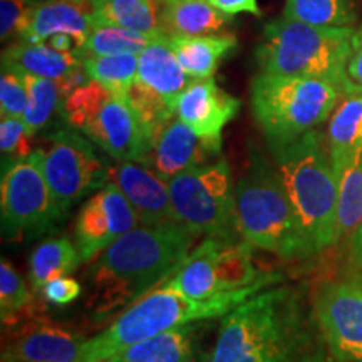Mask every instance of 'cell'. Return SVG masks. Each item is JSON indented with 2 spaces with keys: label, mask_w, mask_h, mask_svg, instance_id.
<instances>
[{
  "label": "cell",
  "mask_w": 362,
  "mask_h": 362,
  "mask_svg": "<svg viewBox=\"0 0 362 362\" xmlns=\"http://www.w3.org/2000/svg\"><path fill=\"white\" fill-rule=\"evenodd\" d=\"M194 238L187 225L170 223L138 226L116 240L89 267L90 314L103 320L155 291L176 274Z\"/></svg>",
  "instance_id": "6da1fadb"
},
{
  "label": "cell",
  "mask_w": 362,
  "mask_h": 362,
  "mask_svg": "<svg viewBox=\"0 0 362 362\" xmlns=\"http://www.w3.org/2000/svg\"><path fill=\"white\" fill-rule=\"evenodd\" d=\"M305 310L291 287L253 293L223 315L206 362H309Z\"/></svg>",
  "instance_id": "7a4b0ae2"
},
{
  "label": "cell",
  "mask_w": 362,
  "mask_h": 362,
  "mask_svg": "<svg viewBox=\"0 0 362 362\" xmlns=\"http://www.w3.org/2000/svg\"><path fill=\"white\" fill-rule=\"evenodd\" d=\"M275 282H279L277 275H262L255 284L245 288L220 293L206 300H197L165 285L148 292L123 314L117 315L110 327L88 339L79 362H106L134 344L155 337L165 330L223 317L253 293L264 291Z\"/></svg>",
  "instance_id": "3957f363"
},
{
  "label": "cell",
  "mask_w": 362,
  "mask_h": 362,
  "mask_svg": "<svg viewBox=\"0 0 362 362\" xmlns=\"http://www.w3.org/2000/svg\"><path fill=\"white\" fill-rule=\"evenodd\" d=\"M272 153L312 255L336 245L339 180L329 143L312 129Z\"/></svg>",
  "instance_id": "277c9868"
},
{
  "label": "cell",
  "mask_w": 362,
  "mask_h": 362,
  "mask_svg": "<svg viewBox=\"0 0 362 362\" xmlns=\"http://www.w3.org/2000/svg\"><path fill=\"white\" fill-rule=\"evenodd\" d=\"M352 37L351 27H317L282 17L265 25L255 57L262 72L320 79L349 96L362 90L347 72Z\"/></svg>",
  "instance_id": "5b68a950"
},
{
  "label": "cell",
  "mask_w": 362,
  "mask_h": 362,
  "mask_svg": "<svg viewBox=\"0 0 362 362\" xmlns=\"http://www.w3.org/2000/svg\"><path fill=\"white\" fill-rule=\"evenodd\" d=\"M235 215L240 237L253 248L284 260L312 255L282 178L264 158H253L250 171L238 180Z\"/></svg>",
  "instance_id": "8992f818"
},
{
  "label": "cell",
  "mask_w": 362,
  "mask_h": 362,
  "mask_svg": "<svg viewBox=\"0 0 362 362\" xmlns=\"http://www.w3.org/2000/svg\"><path fill=\"white\" fill-rule=\"evenodd\" d=\"M252 111L272 149L324 123L342 96L320 79L260 72L250 84Z\"/></svg>",
  "instance_id": "52a82bcc"
},
{
  "label": "cell",
  "mask_w": 362,
  "mask_h": 362,
  "mask_svg": "<svg viewBox=\"0 0 362 362\" xmlns=\"http://www.w3.org/2000/svg\"><path fill=\"white\" fill-rule=\"evenodd\" d=\"M64 117L117 161L151 163L153 144L131 104L96 81H89L66 98Z\"/></svg>",
  "instance_id": "ba28073f"
},
{
  "label": "cell",
  "mask_w": 362,
  "mask_h": 362,
  "mask_svg": "<svg viewBox=\"0 0 362 362\" xmlns=\"http://www.w3.org/2000/svg\"><path fill=\"white\" fill-rule=\"evenodd\" d=\"M175 214L197 235L221 242L242 240L235 215L232 171L225 158L192 168L166 181Z\"/></svg>",
  "instance_id": "9c48e42d"
},
{
  "label": "cell",
  "mask_w": 362,
  "mask_h": 362,
  "mask_svg": "<svg viewBox=\"0 0 362 362\" xmlns=\"http://www.w3.org/2000/svg\"><path fill=\"white\" fill-rule=\"evenodd\" d=\"M4 237H39L64 220L42 170V149L4 166L0 185Z\"/></svg>",
  "instance_id": "30bf717a"
},
{
  "label": "cell",
  "mask_w": 362,
  "mask_h": 362,
  "mask_svg": "<svg viewBox=\"0 0 362 362\" xmlns=\"http://www.w3.org/2000/svg\"><path fill=\"white\" fill-rule=\"evenodd\" d=\"M42 170L62 216L86 194L101 189L111 176L93 144L72 129L51 136L47 151H42Z\"/></svg>",
  "instance_id": "8fae6325"
},
{
  "label": "cell",
  "mask_w": 362,
  "mask_h": 362,
  "mask_svg": "<svg viewBox=\"0 0 362 362\" xmlns=\"http://www.w3.org/2000/svg\"><path fill=\"white\" fill-rule=\"evenodd\" d=\"M314 315L337 362H362V277L325 284L317 292Z\"/></svg>",
  "instance_id": "7c38bea8"
},
{
  "label": "cell",
  "mask_w": 362,
  "mask_h": 362,
  "mask_svg": "<svg viewBox=\"0 0 362 362\" xmlns=\"http://www.w3.org/2000/svg\"><path fill=\"white\" fill-rule=\"evenodd\" d=\"M141 223L126 194L115 181H107L81 208L74 226L81 260L90 262L116 240Z\"/></svg>",
  "instance_id": "4fadbf2b"
},
{
  "label": "cell",
  "mask_w": 362,
  "mask_h": 362,
  "mask_svg": "<svg viewBox=\"0 0 362 362\" xmlns=\"http://www.w3.org/2000/svg\"><path fill=\"white\" fill-rule=\"evenodd\" d=\"M84 339L45 317L11 325L4 342V362H79Z\"/></svg>",
  "instance_id": "5bb4252c"
},
{
  "label": "cell",
  "mask_w": 362,
  "mask_h": 362,
  "mask_svg": "<svg viewBox=\"0 0 362 362\" xmlns=\"http://www.w3.org/2000/svg\"><path fill=\"white\" fill-rule=\"evenodd\" d=\"M240 106L242 103L221 89L214 78L193 79L180 94L176 116L218 155L223 128L238 115Z\"/></svg>",
  "instance_id": "9a60e30c"
},
{
  "label": "cell",
  "mask_w": 362,
  "mask_h": 362,
  "mask_svg": "<svg viewBox=\"0 0 362 362\" xmlns=\"http://www.w3.org/2000/svg\"><path fill=\"white\" fill-rule=\"evenodd\" d=\"M111 176L138 214L141 225L181 223L175 214L166 180L149 171L143 163L119 161L116 168H111Z\"/></svg>",
  "instance_id": "2e32d148"
},
{
  "label": "cell",
  "mask_w": 362,
  "mask_h": 362,
  "mask_svg": "<svg viewBox=\"0 0 362 362\" xmlns=\"http://www.w3.org/2000/svg\"><path fill=\"white\" fill-rule=\"evenodd\" d=\"M94 22L90 19V7L76 0H47L34 4L24 30L22 42H44L54 34H69L83 47L86 39L93 33Z\"/></svg>",
  "instance_id": "e0dca14e"
},
{
  "label": "cell",
  "mask_w": 362,
  "mask_h": 362,
  "mask_svg": "<svg viewBox=\"0 0 362 362\" xmlns=\"http://www.w3.org/2000/svg\"><path fill=\"white\" fill-rule=\"evenodd\" d=\"M216 156L194 131L180 119H171L153 141L151 163L163 180L205 165Z\"/></svg>",
  "instance_id": "ac0fdd59"
},
{
  "label": "cell",
  "mask_w": 362,
  "mask_h": 362,
  "mask_svg": "<svg viewBox=\"0 0 362 362\" xmlns=\"http://www.w3.org/2000/svg\"><path fill=\"white\" fill-rule=\"evenodd\" d=\"M192 81L171 51L168 35H163L139 54L136 83L168 104L171 110L176 111L180 94L192 84Z\"/></svg>",
  "instance_id": "d6986e66"
},
{
  "label": "cell",
  "mask_w": 362,
  "mask_h": 362,
  "mask_svg": "<svg viewBox=\"0 0 362 362\" xmlns=\"http://www.w3.org/2000/svg\"><path fill=\"white\" fill-rule=\"evenodd\" d=\"M171 51L192 79H208L218 69L221 59L237 49L233 34L168 35Z\"/></svg>",
  "instance_id": "ffe728a7"
},
{
  "label": "cell",
  "mask_w": 362,
  "mask_h": 362,
  "mask_svg": "<svg viewBox=\"0 0 362 362\" xmlns=\"http://www.w3.org/2000/svg\"><path fill=\"white\" fill-rule=\"evenodd\" d=\"M208 0H166L161 11V30L168 35L216 34L232 22Z\"/></svg>",
  "instance_id": "44dd1931"
},
{
  "label": "cell",
  "mask_w": 362,
  "mask_h": 362,
  "mask_svg": "<svg viewBox=\"0 0 362 362\" xmlns=\"http://www.w3.org/2000/svg\"><path fill=\"white\" fill-rule=\"evenodd\" d=\"M220 242L221 240L210 237L203 240L192 253H188L187 259L166 285L197 300H206L220 296L221 292L218 291L215 270Z\"/></svg>",
  "instance_id": "7402d4cb"
},
{
  "label": "cell",
  "mask_w": 362,
  "mask_h": 362,
  "mask_svg": "<svg viewBox=\"0 0 362 362\" xmlns=\"http://www.w3.org/2000/svg\"><path fill=\"white\" fill-rule=\"evenodd\" d=\"M197 330L194 322L178 325L134 344L106 362H193V339Z\"/></svg>",
  "instance_id": "603a6c76"
},
{
  "label": "cell",
  "mask_w": 362,
  "mask_h": 362,
  "mask_svg": "<svg viewBox=\"0 0 362 362\" xmlns=\"http://www.w3.org/2000/svg\"><path fill=\"white\" fill-rule=\"evenodd\" d=\"M2 61L21 67L30 74L62 81L83 67V57L76 52H62L44 42H17L6 49Z\"/></svg>",
  "instance_id": "cb8c5ba5"
},
{
  "label": "cell",
  "mask_w": 362,
  "mask_h": 362,
  "mask_svg": "<svg viewBox=\"0 0 362 362\" xmlns=\"http://www.w3.org/2000/svg\"><path fill=\"white\" fill-rule=\"evenodd\" d=\"M327 143L337 171L362 153V90L349 96L334 111L329 123Z\"/></svg>",
  "instance_id": "d4e9b609"
},
{
  "label": "cell",
  "mask_w": 362,
  "mask_h": 362,
  "mask_svg": "<svg viewBox=\"0 0 362 362\" xmlns=\"http://www.w3.org/2000/svg\"><path fill=\"white\" fill-rule=\"evenodd\" d=\"M160 0H90V19L94 25H111L138 33L161 30Z\"/></svg>",
  "instance_id": "484cf974"
},
{
  "label": "cell",
  "mask_w": 362,
  "mask_h": 362,
  "mask_svg": "<svg viewBox=\"0 0 362 362\" xmlns=\"http://www.w3.org/2000/svg\"><path fill=\"white\" fill-rule=\"evenodd\" d=\"M81 262L78 247L69 238H52L40 243L30 255V287L34 292H42L45 284L72 274Z\"/></svg>",
  "instance_id": "4316f807"
},
{
  "label": "cell",
  "mask_w": 362,
  "mask_h": 362,
  "mask_svg": "<svg viewBox=\"0 0 362 362\" xmlns=\"http://www.w3.org/2000/svg\"><path fill=\"white\" fill-rule=\"evenodd\" d=\"M337 243L349 240L362 223V153L337 171Z\"/></svg>",
  "instance_id": "83f0119b"
},
{
  "label": "cell",
  "mask_w": 362,
  "mask_h": 362,
  "mask_svg": "<svg viewBox=\"0 0 362 362\" xmlns=\"http://www.w3.org/2000/svg\"><path fill=\"white\" fill-rule=\"evenodd\" d=\"M165 34L163 30L158 33H138V30L121 29L111 25H94L93 33L86 39L83 47L76 54L79 57L89 56H115V54H141L148 45L156 42Z\"/></svg>",
  "instance_id": "f1b7e54d"
},
{
  "label": "cell",
  "mask_w": 362,
  "mask_h": 362,
  "mask_svg": "<svg viewBox=\"0 0 362 362\" xmlns=\"http://www.w3.org/2000/svg\"><path fill=\"white\" fill-rule=\"evenodd\" d=\"M252 248L245 240L220 242L215 270L221 293L245 288L260 279L252 260Z\"/></svg>",
  "instance_id": "f546056e"
},
{
  "label": "cell",
  "mask_w": 362,
  "mask_h": 362,
  "mask_svg": "<svg viewBox=\"0 0 362 362\" xmlns=\"http://www.w3.org/2000/svg\"><path fill=\"white\" fill-rule=\"evenodd\" d=\"M37 300L11 262L0 264V317L6 327L37 317Z\"/></svg>",
  "instance_id": "4dcf8cb0"
},
{
  "label": "cell",
  "mask_w": 362,
  "mask_h": 362,
  "mask_svg": "<svg viewBox=\"0 0 362 362\" xmlns=\"http://www.w3.org/2000/svg\"><path fill=\"white\" fill-rule=\"evenodd\" d=\"M19 71L27 86V93H29V106H27L22 119H24L29 134L34 136L51 121L52 115L59 110L62 101H66L67 96L59 81L40 78V76L21 69V67Z\"/></svg>",
  "instance_id": "1f68e13d"
},
{
  "label": "cell",
  "mask_w": 362,
  "mask_h": 362,
  "mask_svg": "<svg viewBox=\"0 0 362 362\" xmlns=\"http://www.w3.org/2000/svg\"><path fill=\"white\" fill-rule=\"evenodd\" d=\"M139 54H115V56H89L83 59L90 81L103 84L117 98H128L131 86L138 78Z\"/></svg>",
  "instance_id": "d6a6232c"
},
{
  "label": "cell",
  "mask_w": 362,
  "mask_h": 362,
  "mask_svg": "<svg viewBox=\"0 0 362 362\" xmlns=\"http://www.w3.org/2000/svg\"><path fill=\"white\" fill-rule=\"evenodd\" d=\"M284 17L317 27H349L357 13L352 0H285Z\"/></svg>",
  "instance_id": "836d02e7"
},
{
  "label": "cell",
  "mask_w": 362,
  "mask_h": 362,
  "mask_svg": "<svg viewBox=\"0 0 362 362\" xmlns=\"http://www.w3.org/2000/svg\"><path fill=\"white\" fill-rule=\"evenodd\" d=\"M29 106V93L19 67L2 61L0 76V111L2 117H22Z\"/></svg>",
  "instance_id": "e575fe53"
},
{
  "label": "cell",
  "mask_w": 362,
  "mask_h": 362,
  "mask_svg": "<svg viewBox=\"0 0 362 362\" xmlns=\"http://www.w3.org/2000/svg\"><path fill=\"white\" fill-rule=\"evenodd\" d=\"M27 126L22 117L6 116L0 121V151L8 156V163L22 160L33 153Z\"/></svg>",
  "instance_id": "d590c367"
},
{
  "label": "cell",
  "mask_w": 362,
  "mask_h": 362,
  "mask_svg": "<svg viewBox=\"0 0 362 362\" xmlns=\"http://www.w3.org/2000/svg\"><path fill=\"white\" fill-rule=\"evenodd\" d=\"M33 0H0V37H19L34 7Z\"/></svg>",
  "instance_id": "8d00e7d4"
},
{
  "label": "cell",
  "mask_w": 362,
  "mask_h": 362,
  "mask_svg": "<svg viewBox=\"0 0 362 362\" xmlns=\"http://www.w3.org/2000/svg\"><path fill=\"white\" fill-rule=\"evenodd\" d=\"M81 292H83V288H81L78 280L64 275V277H57L45 284L42 288V297L49 304L67 305L74 302L76 298H79Z\"/></svg>",
  "instance_id": "74e56055"
},
{
  "label": "cell",
  "mask_w": 362,
  "mask_h": 362,
  "mask_svg": "<svg viewBox=\"0 0 362 362\" xmlns=\"http://www.w3.org/2000/svg\"><path fill=\"white\" fill-rule=\"evenodd\" d=\"M347 267L349 275L362 277V223L354 235L347 240Z\"/></svg>",
  "instance_id": "f35d334b"
},
{
  "label": "cell",
  "mask_w": 362,
  "mask_h": 362,
  "mask_svg": "<svg viewBox=\"0 0 362 362\" xmlns=\"http://www.w3.org/2000/svg\"><path fill=\"white\" fill-rule=\"evenodd\" d=\"M211 6L220 8L221 12L230 13V16H235V13L240 12H248L253 13V16H262L259 4L257 0H208Z\"/></svg>",
  "instance_id": "ab89813d"
},
{
  "label": "cell",
  "mask_w": 362,
  "mask_h": 362,
  "mask_svg": "<svg viewBox=\"0 0 362 362\" xmlns=\"http://www.w3.org/2000/svg\"><path fill=\"white\" fill-rule=\"evenodd\" d=\"M347 72L352 83L362 89V29L359 33H354V37H352V54L347 64Z\"/></svg>",
  "instance_id": "60d3db41"
},
{
  "label": "cell",
  "mask_w": 362,
  "mask_h": 362,
  "mask_svg": "<svg viewBox=\"0 0 362 362\" xmlns=\"http://www.w3.org/2000/svg\"><path fill=\"white\" fill-rule=\"evenodd\" d=\"M47 42L51 47L57 49L62 52H76L78 51V44L71 37L69 34H54L47 39Z\"/></svg>",
  "instance_id": "b9f144b4"
},
{
  "label": "cell",
  "mask_w": 362,
  "mask_h": 362,
  "mask_svg": "<svg viewBox=\"0 0 362 362\" xmlns=\"http://www.w3.org/2000/svg\"><path fill=\"white\" fill-rule=\"evenodd\" d=\"M76 2H79V4H88V6H89L90 0H76Z\"/></svg>",
  "instance_id": "7bdbcfd3"
},
{
  "label": "cell",
  "mask_w": 362,
  "mask_h": 362,
  "mask_svg": "<svg viewBox=\"0 0 362 362\" xmlns=\"http://www.w3.org/2000/svg\"><path fill=\"white\" fill-rule=\"evenodd\" d=\"M160 2H166V0H160Z\"/></svg>",
  "instance_id": "ee69618b"
}]
</instances>
